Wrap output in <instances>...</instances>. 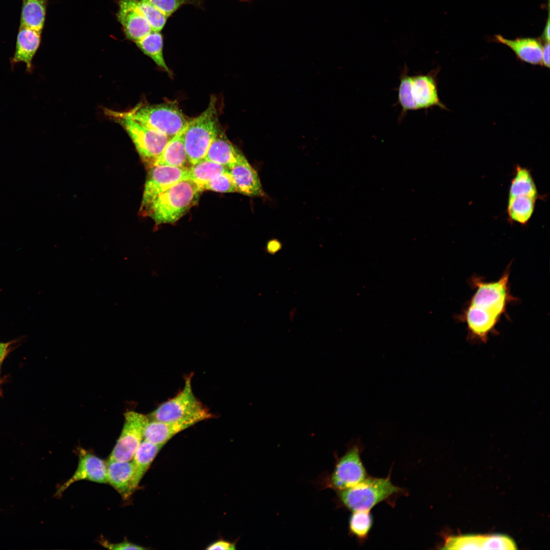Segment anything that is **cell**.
<instances>
[{
  "label": "cell",
  "instance_id": "d6a6232c",
  "mask_svg": "<svg viewBox=\"0 0 550 550\" xmlns=\"http://www.w3.org/2000/svg\"><path fill=\"white\" fill-rule=\"evenodd\" d=\"M102 546L109 549L122 550V549H145L146 548L141 545L134 544L128 541H124L119 543H111L109 541L101 539L99 541Z\"/></svg>",
  "mask_w": 550,
  "mask_h": 550
},
{
  "label": "cell",
  "instance_id": "8992f818",
  "mask_svg": "<svg viewBox=\"0 0 550 550\" xmlns=\"http://www.w3.org/2000/svg\"><path fill=\"white\" fill-rule=\"evenodd\" d=\"M401 489L394 485L390 477H367L357 485L341 491L340 501L352 511H370L377 504L398 493Z\"/></svg>",
  "mask_w": 550,
  "mask_h": 550
},
{
  "label": "cell",
  "instance_id": "e0dca14e",
  "mask_svg": "<svg viewBox=\"0 0 550 550\" xmlns=\"http://www.w3.org/2000/svg\"><path fill=\"white\" fill-rule=\"evenodd\" d=\"M107 482L123 499H129L133 492L131 483L134 474L132 461L108 459L106 462Z\"/></svg>",
  "mask_w": 550,
  "mask_h": 550
},
{
  "label": "cell",
  "instance_id": "4fadbf2b",
  "mask_svg": "<svg viewBox=\"0 0 550 550\" xmlns=\"http://www.w3.org/2000/svg\"><path fill=\"white\" fill-rule=\"evenodd\" d=\"M77 467L73 475L63 483L57 492L61 496L72 484L80 481L107 483L106 463L102 459L83 449L79 451Z\"/></svg>",
  "mask_w": 550,
  "mask_h": 550
},
{
  "label": "cell",
  "instance_id": "d6986e66",
  "mask_svg": "<svg viewBox=\"0 0 550 550\" xmlns=\"http://www.w3.org/2000/svg\"><path fill=\"white\" fill-rule=\"evenodd\" d=\"M497 41L510 48L520 60L533 65L542 64L543 46L540 41L532 38L508 39L501 35L495 36Z\"/></svg>",
  "mask_w": 550,
  "mask_h": 550
},
{
  "label": "cell",
  "instance_id": "cb8c5ba5",
  "mask_svg": "<svg viewBox=\"0 0 550 550\" xmlns=\"http://www.w3.org/2000/svg\"><path fill=\"white\" fill-rule=\"evenodd\" d=\"M537 199L528 196L508 197L507 214L511 223L527 225L534 212Z\"/></svg>",
  "mask_w": 550,
  "mask_h": 550
},
{
  "label": "cell",
  "instance_id": "836d02e7",
  "mask_svg": "<svg viewBox=\"0 0 550 550\" xmlns=\"http://www.w3.org/2000/svg\"><path fill=\"white\" fill-rule=\"evenodd\" d=\"M206 549L209 550H232L235 549V545L229 541L219 540L211 543Z\"/></svg>",
  "mask_w": 550,
  "mask_h": 550
},
{
  "label": "cell",
  "instance_id": "2e32d148",
  "mask_svg": "<svg viewBox=\"0 0 550 550\" xmlns=\"http://www.w3.org/2000/svg\"><path fill=\"white\" fill-rule=\"evenodd\" d=\"M236 191L250 197H261L264 193L256 171L246 158L229 170Z\"/></svg>",
  "mask_w": 550,
  "mask_h": 550
},
{
  "label": "cell",
  "instance_id": "3957f363",
  "mask_svg": "<svg viewBox=\"0 0 550 550\" xmlns=\"http://www.w3.org/2000/svg\"><path fill=\"white\" fill-rule=\"evenodd\" d=\"M436 75L434 70L425 74L409 75L405 65L398 89V102L401 107L400 119L409 111L434 106L445 108L438 97Z\"/></svg>",
  "mask_w": 550,
  "mask_h": 550
},
{
  "label": "cell",
  "instance_id": "52a82bcc",
  "mask_svg": "<svg viewBox=\"0 0 550 550\" xmlns=\"http://www.w3.org/2000/svg\"><path fill=\"white\" fill-rule=\"evenodd\" d=\"M106 114L126 130L144 161L151 166L170 138L136 121L125 112L107 109Z\"/></svg>",
  "mask_w": 550,
  "mask_h": 550
},
{
  "label": "cell",
  "instance_id": "277c9868",
  "mask_svg": "<svg viewBox=\"0 0 550 550\" xmlns=\"http://www.w3.org/2000/svg\"><path fill=\"white\" fill-rule=\"evenodd\" d=\"M219 130L216 99L212 96L205 111L189 120L184 129V146L190 166L205 158Z\"/></svg>",
  "mask_w": 550,
  "mask_h": 550
},
{
  "label": "cell",
  "instance_id": "83f0119b",
  "mask_svg": "<svg viewBox=\"0 0 550 550\" xmlns=\"http://www.w3.org/2000/svg\"><path fill=\"white\" fill-rule=\"evenodd\" d=\"M370 511H355L350 516L349 527L350 533L359 539H366L372 526Z\"/></svg>",
  "mask_w": 550,
  "mask_h": 550
},
{
  "label": "cell",
  "instance_id": "30bf717a",
  "mask_svg": "<svg viewBox=\"0 0 550 550\" xmlns=\"http://www.w3.org/2000/svg\"><path fill=\"white\" fill-rule=\"evenodd\" d=\"M124 417L125 422L122 432L108 459L131 460L136 450L144 439L145 429L149 422L148 417L132 411L125 413Z\"/></svg>",
  "mask_w": 550,
  "mask_h": 550
},
{
  "label": "cell",
  "instance_id": "f546056e",
  "mask_svg": "<svg viewBox=\"0 0 550 550\" xmlns=\"http://www.w3.org/2000/svg\"><path fill=\"white\" fill-rule=\"evenodd\" d=\"M202 191L209 190L219 193L237 192L229 171L215 176L206 183L202 187Z\"/></svg>",
  "mask_w": 550,
  "mask_h": 550
},
{
  "label": "cell",
  "instance_id": "5b68a950",
  "mask_svg": "<svg viewBox=\"0 0 550 550\" xmlns=\"http://www.w3.org/2000/svg\"><path fill=\"white\" fill-rule=\"evenodd\" d=\"M136 121L172 138L184 130L189 120L175 101L140 104L125 112Z\"/></svg>",
  "mask_w": 550,
  "mask_h": 550
},
{
  "label": "cell",
  "instance_id": "603a6c76",
  "mask_svg": "<svg viewBox=\"0 0 550 550\" xmlns=\"http://www.w3.org/2000/svg\"><path fill=\"white\" fill-rule=\"evenodd\" d=\"M528 196L537 200L542 197L538 191L531 171L528 168L517 164L514 167V176L511 180L508 197Z\"/></svg>",
  "mask_w": 550,
  "mask_h": 550
},
{
  "label": "cell",
  "instance_id": "7a4b0ae2",
  "mask_svg": "<svg viewBox=\"0 0 550 550\" xmlns=\"http://www.w3.org/2000/svg\"><path fill=\"white\" fill-rule=\"evenodd\" d=\"M202 192L195 183L185 179L159 194L140 212L157 225L173 224L197 203Z\"/></svg>",
  "mask_w": 550,
  "mask_h": 550
},
{
  "label": "cell",
  "instance_id": "d4e9b609",
  "mask_svg": "<svg viewBox=\"0 0 550 550\" xmlns=\"http://www.w3.org/2000/svg\"><path fill=\"white\" fill-rule=\"evenodd\" d=\"M228 171L224 166L204 158L188 168L187 179L195 183L203 191L202 187L206 183Z\"/></svg>",
  "mask_w": 550,
  "mask_h": 550
},
{
  "label": "cell",
  "instance_id": "5bb4252c",
  "mask_svg": "<svg viewBox=\"0 0 550 550\" xmlns=\"http://www.w3.org/2000/svg\"><path fill=\"white\" fill-rule=\"evenodd\" d=\"M119 7L118 20L127 38L135 42L152 31L149 23L137 7L135 0H121Z\"/></svg>",
  "mask_w": 550,
  "mask_h": 550
},
{
  "label": "cell",
  "instance_id": "7c38bea8",
  "mask_svg": "<svg viewBox=\"0 0 550 550\" xmlns=\"http://www.w3.org/2000/svg\"><path fill=\"white\" fill-rule=\"evenodd\" d=\"M213 416L208 410L183 419L170 421L153 420L147 425L144 439L151 443L164 446L167 442L178 433L204 420L211 419Z\"/></svg>",
  "mask_w": 550,
  "mask_h": 550
},
{
  "label": "cell",
  "instance_id": "44dd1931",
  "mask_svg": "<svg viewBox=\"0 0 550 550\" xmlns=\"http://www.w3.org/2000/svg\"><path fill=\"white\" fill-rule=\"evenodd\" d=\"M163 446L143 439L136 450L131 459L134 468L131 483L133 492L138 488L142 479Z\"/></svg>",
  "mask_w": 550,
  "mask_h": 550
},
{
  "label": "cell",
  "instance_id": "ffe728a7",
  "mask_svg": "<svg viewBox=\"0 0 550 550\" xmlns=\"http://www.w3.org/2000/svg\"><path fill=\"white\" fill-rule=\"evenodd\" d=\"M184 129L169 139L160 155L151 166L163 165L189 168L187 164L190 163L184 142Z\"/></svg>",
  "mask_w": 550,
  "mask_h": 550
},
{
  "label": "cell",
  "instance_id": "9a60e30c",
  "mask_svg": "<svg viewBox=\"0 0 550 550\" xmlns=\"http://www.w3.org/2000/svg\"><path fill=\"white\" fill-rule=\"evenodd\" d=\"M41 33L29 27L19 25L15 51L10 58L12 69L16 64L22 62L25 63L28 73L33 72V60L41 44Z\"/></svg>",
  "mask_w": 550,
  "mask_h": 550
},
{
  "label": "cell",
  "instance_id": "7402d4cb",
  "mask_svg": "<svg viewBox=\"0 0 550 550\" xmlns=\"http://www.w3.org/2000/svg\"><path fill=\"white\" fill-rule=\"evenodd\" d=\"M48 1L22 0L19 25L42 32Z\"/></svg>",
  "mask_w": 550,
  "mask_h": 550
},
{
  "label": "cell",
  "instance_id": "ac0fdd59",
  "mask_svg": "<svg viewBox=\"0 0 550 550\" xmlns=\"http://www.w3.org/2000/svg\"><path fill=\"white\" fill-rule=\"evenodd\" d=\"M244 158L241 151L233 145L220 129L210 145L205 159L220 164L229 170Z\"/></svg>",
  "mask_w": 550,
  "mask_h": 550
},
{
  "label": "cell",
  "instance_id": "484cf974",
  "mask_svg": "<svg viewBox=\"0 0 550 550\" xmlns=\"http://www.w3.org/2000/svg\"><path fill=\"white\" fill-rule=\"evenodd\" d=\"M137 46L160 68L171 74L163 54V38L159 32L152 31L141 39L134 42Z\"/></svg>",
  "mask_w": 550,
  "mask_h": 550
},
{
  "label": "cell",
  "instance_id": "ba28073f",
  "mask_svg": "<svg viewBox=\"0 0 550 550\" xmlns=\"http://www.w3.org/2000/svg\"><path fill=\"white\" fill-rule=\"evenodd\" d=\"M362 449L360 438L350 442L346 452L338 459L330 477L331 487L341 491L357 485L367 477L360 457Z\"/></svg>",
  "mask_w": 550,
  "mask_h": 550
},
{
  "label": "cell",
  "instance_id": "e575fe53",
  "mask_svg": "<svg viewBox=\"0 0 550 550\" xmlns=\"http://www.w3.org/2000/svg\"><path fill=\"white\" fill-rule=\"evenodd\" d=\"M542 65L545 67H549V43L545 42L543 46L542 54Z\"/></svg>",
  "mask_w": 550,
  "mask_h": 550
},
{
  "label": "cell",
  "instance_id": "4dcf8cb0",
  "mask_svg": "<svg viewBox=\"0 0 550 550\" xmlns=\"http://www.w3.org/2000/svg\"><path fill=\"white\" fill-rule=\"evenodd\" d=\"M147 2L168 17L185 4H196L197 0H142Z\"/></svg>",
  "mask_w": 550,
  "mask_h": 550
},
{
  "label": "cell",
  "instance_id": "8d00e7d4",
  "mask_svg": "<svg viewBox=\"0 0 550 550\" xmlns=\"http://www.w3.org/2000/svg\"><path fill=\"white\" fill-rule=\"evenodd\" d=\"M543 39L546 42H549V15L547 19V22L543 32L542 35Z\"/></svg>",
  "mask_w": 550,
  "mask_h": 550
},
{
  "label": "cell",
  "instance_id": "d590c367",
  "mask_svg": "<svg viewBox=\"0 0 550 550\" xmlns=\"http://www.w3.org/2000/svg\"><path fill=\"white\" fill-rule=\"evenodd\" d=\"M11 344V342H0V365L2 364L7 353Z\"/></svg>",
  "mask_w": 550,
  "mask_h": 550
},
{
  "label": "cell",
  "instance_id": "1f68e13d",
  "mask_svg": "<svg viewBox=\"0 0 550 550\" xmlns=\"http://www.w3.org/2000/svg\"><path fill=\"white\" fill-rule=\"evenodd\" d=\"M516 545L509 537L503 534L489 535L485 549H515Z\"/></svg>",
  "mask_w": 550,
  "mask_h": 550
},
{
  "label": "cell",
  "instance_id": "f1b7e54d",
  "mask_svg": "<svg viewBox=\"0 0 550 550\" xmlns=\"http://www.w3.org/2000/svg\"><path fill=\"white\" fill-rule=\"evenodd\" d=\"M135 4L149 23L152 31L160 32L164 27L168 17L147 2L135 0Z\"/></svg>",
  "mask_w": 550,
  "mask_h": 550
},
{
  "label": "cell",
  "instance_id": "6da1fadb",
  "mask_svg": "<svg viewBox=\"0 0 550 550\" xmlns=\"http://www.w3.org/2000/svg\"><path fill=\"white\" fill-rule=\"evenodd\" d=\"M509 272L496 281L473 280L476 291L471 298L463 318L472 338L485 342L494 330L512 297L510 293Z\"/></svg>",
  "mask_w": 550,
  "mask_h": 550
},
{
  "label": "cell",
  "instance_id": "8fae6325",
  "mask_svg": "<svg viewBox=\"0 0 550 550\" xmlns=\"http://www.w3.org/2000/svg\"><path fill=\"white\" fill-rule=\"evenodd\" d=\"M188 169L169 166L150 167L144 189L140 209L159 194L179 182L187 179Z\"/></svg>",
  "mask_w": 550,
  "mask_h": 550
},
{
  "label": "cell",
  "instance_id": "9c48e42d",
  "mask_svg": "<svg viewBox=\"0 0 550 550\" xmlns=\"http://www.w3.org/2000/svg\"><path fill=\"white\" fill-rule=\"evenodd\" d=\"M207 410L194 394L190 375L185 378L182 390L175 397L160 404L150 416L153 420L170 421L190 417Z\"/></svg>",
  "mask_w": 550,
  "mask_h": 550
},
{
  "label": "cell",
  "instance_id": "4316f807",
  "mask_svg": "<svg viewBox=\"0 0 550 550\" xmlns=\"http://www.w3.org/2000/svg\"><path fill=\"white\" fill-rule=\"evenodd\" d=\"M488 535H466L449 536L446 539L443 549H485Z\"/></svg>",
  "mask_w": 550,
  "mask_h": 550
}]
</instances>
